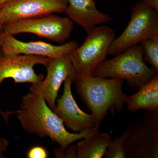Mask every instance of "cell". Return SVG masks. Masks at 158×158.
<instances>
[{
	"instance_id": "cell-2",
	"label": "cell",
	"mask_w": 158,
	"mask_h": 158,
	"mask_svg": "<svg viewBox=\"0 0 158 158\" xmlns=\"http://www.w3.org/2000/svg\"><path fill=\"white\" fill-rule=\"evenodd\" d=\"M124 80L86 76L76 79V88L82 101L90 110L95 127H100L109 110L120 112L126 103L127 94L123 91Z\"/></svg>"
},
{
	"instance_id": "cell-5",
	"label": "cell",
	"mask_w": 158,
	"mask_h": 158,
	"mask_svg": "<svg viewBox=\"0 0 158 158\" xmlns=\"http://www.w3.org/2000/svg\"><path fill=\"white\" fill-rule=\"evenodd\" d=\"M131 19L121 35L115 38L109 55L116 56L148 38L158 37V11L142 1L133 6Z\"/></svg>"
},
{
	"instance_id": "cell-24",
	"label": "cell",
	"mask_w": 158,
	"mask_h": 158,
	"mask_svg": "<svg viewBox=\"0 0 158 158\" xmlns=\"http://www.w3.org/2000/svg\"><path fill=\"white\" fill-rule=\"evenodd\" d=\"M4 24H3L2 22V20L1 19V18H0V30L4 29Z\"/></svg>"
},
{
	"instance_id": "cell-6",
	"label": "cell",
	"mask_w": 158,
	"mask_h": 158,
	"mask_svg": "<svg viewBox=\"0 0 158 158\" xmlns=\"http://www.w3.org/2000/svg\"><path fill=\"white\" fill-rule=\"evenodd\" d=\"M126 131V158H158V111H148Z\"/></svg>"
},
{
	"instance_id": "cell-26",
	"label": "cell",
	"mask_w": 158,
	"mask_h": 158,
	"mask_svg": "<svg viewBox=\"0 0 158 158\" xmlns=\"http://www.w3.org/2000/svg\"><path fill=\"white\" fill-rule=\"evenodd\" d=\"M101 1H102V0H101Z\"/></svg>"
},
{
	"instance_id": "cell-8",
	"label": "cell",
	"mask_w": 158,
	"mask_h": 158,
	"mask_svg": "<svg viewBox=\"0 0 158 158\" xmlns=\"http://www.w3.org/2000/svg\"><path fill=\"white\" fill-rule=\"evenodd\" d=\"M67 0H13L0 8V18L4 26L21 20L64 13Z\"/></svg>"
},
{
	"instance_id": "cell-11",
	"label": "cell",
	"mask_w": 158,
	"mask_h": 158,
	"mask_svg": "<svg viewBox=\"0 0 158 158\" xmlns=\"http://www.w3.org/2000/svg\"><path fill=\"white\" fill-rule=\"evenodd\" d=\"M4 56L24 55L41 56L54 59L69 54L79 46L76 41L71 40L60 45H54L41 41L23 42L14 35L4 32L2 40Z\"/></svg>"
},
{
	"instance_id": "cell-17",
	"label": "cell",
	"mask_w": 158,
	"mask_h": 158,
	"mask_svg": "<svg viewBox=\"0 0 158 158\" xmlns=\"http://www.w3.org/2000/svg\"><path fill=\"white\" fill-rule=\"evenodd\" d=\"M127 137L126 131L121 136L116 137L111 144L106 152V158H126L124 144Z\"/></svg>"
},
{
	"instance_id": "cell-4",
	"label": "cell",
	"mask_w": 158,
	"mask_h": 158,
	"mask_svg": "<svg viewBox=\"0 0 158 158\" xmlns=\"http://www.w3.org/2000/svg\"><path fill=\"white\" fill-rule=\"evenodd\" d=\"M87 33L83 44L69 54L75 80L92 76L106 59L116 36L113 29L106 26H96Z\"/></svg>"
},
{
	"instance_id": "cell-1",
	"label": "cell",
	"mask_w": 158,
	"mask_h": 158,
	"mask_svg": "<svg viewBox=\"0 0 158 158\" xmlns=\"http://www.w3.org/2000/svg\"><path fill=\"white\" fill-rule=\"evenodd\" d=\"M20 107L16 116L25 131L42 138L49 137L62 149L99 131L98 128L94 127L78 133L69 132L62 119L49 107L39 92L31 91L23 96Z\"/></svg>"
},
{
	"instance_id": "cell-12",
	"label": "cell",
	"mask_w": 158,
	"mask_h": 158,
	"mask_svg": "<svg viewBox=\"0 0 158 158\" xmlns=\"http://www.w3.org/2000/svg\"><path fill=\"white\" fill-rule=\"evenodd\" d=\"M72 79L69 77L64 81L62 96L56 100L53 112L62 119L64 126L76 133L95 127L92 114H88L79 107L72 92Z\"/></svg>"
},
{
	"instance_id": "cell-25",
	"label": "cell",
	"mask_w": 158,
	"mask_h": 158,
	"mask_svg": "<svg viewBox=\"0 0 158 158\" xmlns=\"http://www.w3.org/2000/svg\"><path fill=\"white\" fill-rule=\"evenodd\" d=\"M0 113H2V115H3V116H6V114H4V113H2V112H1V111H0Z\"/></svg>"
},
{
	"instance_id": "cell-7",
	"label": "cell",
	"mask_w": 158,
	"mask_h": 158,
	"mask_svg": "<svg viewBox=\"0 0 158 158\" xmlns=\"http://www.w3.org/2000/svg\"><path fill=\"white\" fill-rule=\"evenodd\" d=\"M73 28V23L68 17L52 14L8 24L5 25L3 30L6 34L14 35L30 33L51 41L64 44L70 37Z\"/></svg>"
},
{
	"instance_id": "cell-15",
	"label": "cell",
	"mask_w": 158,
	"mask_h": 158,
	"mask_svg": "<svg viewBox=\"0 0 158 158\" xmlns=\"http://www.w3.org/2000/svg\"><path fill=\"white\" fill-rule=\"evenodd\" d=\"M112 141L108 133L99 131L84 138L76 145L77 158H102Z\"/></svg>"
},
{
	"instance_id": "cell-19",
	"label": "cell",
	"mask_w": 158,
	"mask_h": 158,
	"mask_svg": "<svg viewBox=\"0 0 158 158\" xmlns=\"http://www.w3.org/2000/svg\"><path fill=\"white\" fill-rule=\"evenodd\" d=\"M27 156L29 158H46L48 156V153L42 146H34L29 150Z\"/></svg>"
},
{
	"instance_id": "cell-21",
	"label": "cell",
	"mask_w": 158,
	"mask_h": 158,
	"mask_svg": "<svg viewBox=\"0 0 158 158\" xmlns=\"http://www.w3.org/2000/svg\"><path fill=\"white\" fill-rule=\"evenodd\" d=\"M142 1L146 6L158 11V0H142Z\"/></svg>"
},
{
	"instance_id": "cell-20",
	"label": "cell",
	"mask_w": 158,
	"mask_h": 158,
	"mask_svg": "<svg viewBox=\"0 0 158 158\" xmlns=\"http://www.w3.org/2000/svg\"><path fill=\"white\" fill-rule=\"evenodd\" d=\"M9 146V142L5 138L0 139V158L5 157L3 153L7 150Z\"/></svg>"
},
{
	"instance_id": "cell-16",
	"label": "cell",
	"mask_w": 158,
	"mask_h": 158,
	"mask_svg": "<svg viewBox=\"0 0 158 158\" xmlns=\"http://www.w3.org/2000/svg\"><path fill=\"white\" fill-rule=\"evenodd\" d=\"M143 48V60L148 62L153 68L158 71V37L148 38L141 41Z\"/></svg>"
},
{
	"instance_id": "cell-3",
	"label": "cell",
	"mask_w": 158,
	"mask_h": 158,
	"mask_svg": "<svg viewBox=\"0 0 158 158\" xmlns=\"http://www.w3.org/2000/svg\"><path fill=\"white\" fill-rule=\"evenodd\" d=\"M143 54L140 44L131 47L113 59H106L92 76L125 80L130 87L139 89L158 73L154 69L146 65Z\"/></svg>"
},
{
	"instance_id": "cell-13",
	"label": "cell",
	"mask_w": 158,
	"mask_h": 158,
	"mask_svg": "<svg viewBox=\"0 0 158 158\" xmlns=\"http://www.w3.org/2000/svg\"><path fill=\"white\" fill-rule=\"evenodd\" d=\"M64 13L73 23L87 32L94 27L109 22L111 18L99 11L95 0H67Z\"/></svg>"
},
{
	"instance_id": "cell-23",
	"label": "cell",
	"mask_w": 158,
	"mask_h": 158,
	"mask_svg": "<svg viewBox=\"0 0 158 158\" xmlns=\"http://www.w3.org/2000/svg\"><path fill=\"white\" fill-rule=\"evenodd\" d=\"M12 1H13V0H0V8H1L4 4Z\"/></svg>"
},
{
	"instance_id": "cell-22",
	"label": "cell",
	"mask_w": 158,
	"mask_h": 158,
	"mask_svg": "<svg viewBox=\"0 0 158 158\" xmlns=\"http://www.w3.org/2000/svg\"><path fill=\"white\" fill-rule=\"evenodd\" d=\"M4 34V30H0V59L4 56L3 52L2 46V40Z\"/></svg>"
},
{
	"instance_id": "cell-14",
	"label": "cell",
	"mask_w": 158,
	"mask_h": 158,
	"mask_svg": "<svg viewBox=\"0 0 158 158\" xmlns=\"http://www.w3.org/2000/svg\"><path fill=\"white\" fill-rule=\"evenodd\" d=\"M126 103L131 112L141 109L150 112L158 111V74L142 85L138 92L128 97Z\"/></svg>"
},
{
	"instance_id": "cell-18",
	"label": "cell",
	"mask_w": 158,
	"mask_h": 158,
	"mask_svg": "<svg viewBox=\"0 0 158 158\" xmlns=\"http://www.w3.org/2000/svg\"><path fill=\"white\" fill-rule=\"evenodd\" d=\"M55 153L57 158H77L76 146L70 145L64 149L56 150Z\"/></svg>"
},
{
	"instance_id": "cell-10",
	"label": "cell",
	"mask_w": 158,
	"mask_h": 158,
	"mask_svg": "<svg viewBox=\"0 0 158 158\" xmlns=\"http://www.w3.org/2000/svg\"><path fill=\"white\" fill-rule=\"evenodd\" d=\"M51 59L24 55L4 56L0 59V84L8 78L13 79L15 84H34L41 81L43 75L36 74L34 66L40 64L46 66Z\"/></svg>"
},
{
	"instance_id": "cell-9",
	"label": "cell",
	"mask_w": 158,
	"mask_h": 158,
	"mask_svg": "<svg viewBox=\"0 0 158 158\" xmlns=\"http://www.w3.org/2000/svg\"><path fill=\"white\" fill-rule=\"evenodd\" d=\"M46 67L45 78L38 83L32 84L30 91L40 93L49 107L53 110L62 83L69 77L74 81L75 76L69 54L51 59Z\"/></svg>"
}]
</instances>
